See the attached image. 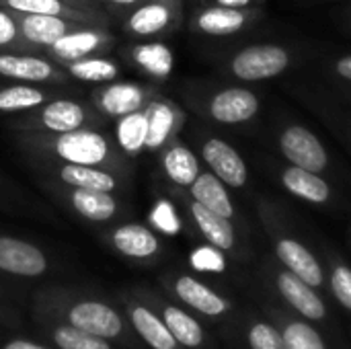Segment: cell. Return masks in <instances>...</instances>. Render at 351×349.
<instances>
[{
    "label": "cell",
    "instance_id": "cell-7",
    "mask_svg": "<svg viewBox=\"0 0 351 349\" xmlns=\"http://www.w3.org/2000/svg\"><path fill=\"white\" fill-rule=\"evenodd\" d=\"M177 12V0H144L128 14L123 31L132 37L146 39L171 29Z\"/></svg>",
    "mask_w": 351,
    "mask_h": 349
},
{
    "label": "cell",
    "instance_id": "cell-17",
    "mask_svg": "<svg viewBox=\"0 0 351 349\" xmlns=\"http://www.w3.org/2000/svg\"><path fill=\"white\" fill-rule=\"evenodd\" d=\"M68 202L78 216L90 222H109L119 212V202L111 191L95 189H68Z\"/></svg>",
    "mask_w": 351,
    "mask_h": 349
},
{
    "label": "cell",
    "instance_id": "cell-44",
    "mask_svg": "<svg viewBox=\"0 0 351 349\" xmlns=\"http://www.w3.org/2000/svg\"><path fill=\"white\" fill-rule=\"evenodd\" d=\"M74 6H80V8H93V10H99L97 8V0H66Z\"/></svg>",
    "mask_w": 351,
    "mask_h": 349
},
{
    "label": "cell",
    "instance_id": "cell-25",
    "mask_svg": "<svg viewBox=\"0 0 351 349\" xmlns=\"http://www.w3.org/2000/svg\"><path fill=\"white\" fill-rule=\"evenodd\" d=\"M160 165H162L165 175L179 187H189L197 179V175L202 173L195 154L183 144L167 146L162 152Z\"/></svg>",
    "mask_w": 351,
    "mask_h": 349
},
{
    "label": "cell",
    "instance_id": "cell-24",
    "mask_svg": "<svg viewBox=\"0 0 351 349\" xmlns=\"http://www.w3.org/2000/svg\"><path fill=\"white\" fill-rule=\"evenodd\" d=\"M62 68L66 70L70 78L80 80V82H93V84H105V82L117 80L121 74V68L115 60L99 56V53L68 62Z\"/></svg>",
    "mask_w": 351,
    "mask_h": 349
},
{
    "label": "cell",
    "instance_id": "cell-34",
    "mask_svg": "<svg viewBox=\"0 0 351 349\" xmlns=\"http://www.w3.org/2000/svg\"><path fill=\"white\" fill-rule=\"evenodd\" d=\"M0 51H37L21 35L16 14L0 6Z\"/></svg>",
    "mask_w": 351,
    "mask_h": 349
},
{
    "label": "cell",
    "instance_id": "cell-40",
    "mask_svg": "<svg viewBox=\"0 0 351 349\" xmlns=\"http://www.w3.org/2000/svg\"><path fill=\"white\" fill-rule=\"evenodd\" d=\"M4 349H45V348H41V346H37V344H31V341H25V339H14V341L6 344Z\"/></svg>",
    "mask_w": 351,
    "mask_h": 349
},
{
    "label": "cell",
    "instance_id": "cell-35",
    "mask_svg": "<svg viewBox=\"0 0 351 349\" xmlns=\"http://www.w3.org/2000/svg\"><path fill=\"white\" fill-rule=\"evenodd\" d=\"M148 220L156 230H160L169 237H173L181 230V220L177 216V210L169 200H156L148 214Z\"/></svg>",
    "mask_w": 351,
    "mask_h": 349
},
{
    "label": "cell",
    "instance_id": "cell-12",
    "mask_svg": "<svg viewBox=\"0 0 351 349\" xmlns=\"http://www.w3.org/2000/svg\"><path fill=\"white\" fill-rule=\"evenodd\" d=\"M202 156L212 173L230 187H243L247 183V165L239 150L220 138H210L202 146Z\"/></svg>",
    "mask_w": 351,
    "mask_h": 349
},
{
    "label": "cell",
    "instance_id": "cell-15",
    "mask_svg": "<svg viewBox=\"0 0 351 349\" xmlns=\"http://www.w3.org/2000/svg\"><path fill=\"white\" fill-rule=\"evenodd\" d=\"M259 109V99L247 88L220 91L210 101V115L220 123H243L249 121Z\"/></svg>",
    "mask_w": 351,
    "mask_h": 349
},
{
    "label": "cell",
    "instance_id": "cell-5",
    "mask_svg": "<svg viewBox=\"0 0 351 349\" xmlns=\"http://www.w3.org/2000/svg\"><path fill=\"white\" fill-rule=\"evenodd\" d=\"M115 37L107 27H95V25H82L70 33H66L64 37H60L56 43H51L45 53L58 62L60 66L86 58V56H95L99 51H105L113 45Z\"/></svg>",
    "mask_w": 351,
    "mask_h": 349
},
{
    "label": "cell",
    "instance_id": "cell-3",
    "mask_svg": "<svg viewBox=\"0 0 351 349\" xmlns=\"http://www.w3.org/2000/svg\"><path fill=\"white\" fill-rule=\"evenodd\" d=\"M0 76L27 84H64L68 80L58 62L37 51H0Z\"/></svg>",
    "mask_w": 351,
    "mask_h": 349
},
{
    "label": "cell",
    "instance_id": "cell-43",
    "mask_svg": "<svg viewBox=\"0 0 351 349\" xmlns=\"http://www.w3.org/2000/svg\"><path fill=\"white\" fill-rule=\"evenodd\" d=\"M220 6H230V8H243V6H247L251 0H216Z\"/></svg>",
    "mask_w": 351,
    "mask_h": 349
},
{
    "label": "cell",
    "instance_id": "cell-33",
    "mask_svg": "<svg viewBox=\"0 0 351 349\" xmlns=\"http://www.w3.org/2000/svg\"><path fill=\"white\" fill-rule=\"evenodd\" d=\"M53 344L60 349H111L103 337H95L72 325L58 327L53 331Z\"/></svg>",
    "mask_w": 351,
    "mask_h": 349
},
{
    "label": "cell",
    "instance_id": "cell-18",
    "mask_svg": "<svg viewBox=\"0 0 351 349\" xmlns=\"http://www.w3.org/2000/svg\"><path fill=\"white\" fill-rule=\"evenodd\" d=\"M128 58L134 66H138L142 72H146L152 78L165 80L171 76L175 66L173 49L162 41H144L136 43L128 49Z\"/></svg>",
    "mask_w": 351,
    "mask_h": 349
},
{
    "label": "cell",
    "instance_id": "cell-29",
    "mask_svg": "<svg viewBox=\"0 0 351 349\" xmlns=\"http://www.w3.org/2000/svg\"><path fill=\"white\" fill-rule=\"evenodd\" d=\"M53 99L35 84H10L0 88V113H29Z\"/></svg>",
    "mask_w": 351,
    "mask_h": 349
},
{
    "label": "cell",
    "instance_id": "cell-8",
    "mask_svg": "<svg viewBox=\"0 0 351 349\" xmlns=\"http://www.w3.org/2000/svg\"><path fill=\"white\" fill-rule=\"evenodd\" d=\"M68 323L84 333H90L95 337L113 339L121 333V317L107 304L97 300H84L76 302L68 311Z\"/></svg>",
    "mask_w": 351,
    "mask_h": 349
},
{
    "label": "cell",
    "instance_id": "cell-42",
    "mask_svg": "<svg viewBox=\"0 0 351 349\" xmlns=\"http://www.w3.org/2000/svg\"><path fill=\"white\" fill-rule=\"evenodd\" d=\"M103 2H107V4H111L115 8H136L144 0H103Z\"/></svg>",
    "mask_w": 351,
    "mask_h": 349
},
{
    "label": "cell",
    "instance_id": "cell-14",
    "mask_svg": "<svg viewBox=\"0 0 351 349\" xmlns=\"http://www.w3.org/2000/svg\"><path fill=\"white\" fill-rule=\"evenodd\" d=\"M148 115V140H146V150L148 152H158L169 146L173 140L181 113L179 109L169 101V99H150L148 105L144 107Z\"/></svg>",
    "mask_w": 351,
    "mask_h": 349
},
{
    "label": "cell",
    "instance_id": "cell-26",
    "mask_svg": "<svg viewBox=\"0 0 351 349\" xmlns=\"http://www.w3.org/2000/svg\"><path fill=\"white\" fill-rule=\"evenodd\" d=\"M175 292H177V296L185 304H189L191 309L199 311L202 315L218 317V315H222L226 311V302L216 292H212L208 286H204L202 282H197L195 278L181 276L175 282Z\"/></svg>",
    "mask_w": 351,
    "mask_h": 349
},
{
    "label": "cell",
    "instance_id": "cell-32",
    "mask_svg": "<svg viewBox=\"0 0 351 349\" xmlns=\"http://www.w3.org/2000/svg\"><path fill=\"white\" fill-rule=\"evenodd\" d=\"M165 323H167V327H169V331L177 344H181L185 348L202 346L204 331H202L199 323L193 317H189L185 311H181L177 306H167L165 309Z\"/></svg>",
    "mask_w": 351,
    "mask_h": 349
},
{
    "label": "cell",
    "instance_id": "cell-4",
    "mask_svg": "<svg viewBox=\"0 0 351 349\" xmlns=\"http://www.w3.org/2000/svg\"><path fill=\"white\" fill-rule=\"evenodd\" d=\"M152 99V91L134 80H111L95 88L90 95L93 107L103 117H123L132 111L144 109Z\"/></svg>",
    "mask_w": 351,
    "mask_h": 349
},
{
    "label": "cell",
    "instance_id": "cell-10",
    "mask_svg": "<svg viewBox=\"0 0 351 349\" xmlns=\"http://www.w3.org/2000/svg\"><path fill=\"white\" fill-rule=\"evenodd\" d=\"M280 144H282L284 156L296 167H302V169L313 171V173H321L327 167L325 148L321 146L317 136L302 125L288 128L282 134Z\"/></svg>",
    "mask_w": 351,
    "mask_h": 349
},
{
    "label": "cell",
    "instance_id": "cell-9",
    "mask_svg": "<svg viewBox=\"0 0 351 349\" xmlns=\"http://www.w3.org/2000/svg\"><path fill=\"white\" fill-rule=\"evenodd\" d=\"M2 8H8L14 14H51V16H64L82 25H95L105 27L107 19L101 10L93 8H80L66 0H0Z\"/></svg>",
    "mask_w": 351,
    "mask_h": 349
},
{
    "label": "cell",
    "instance_id": "cell-19",
    "mask_svg": "<svg viewBox=\"0 0 351 349\" xmlns=\"http://www.w3.org/2000/svg\"><path fill=\"white\" fill-rule=\"evenodd\" d=\"M148 140V115L146 109L132 111L115 121L113 142L125 158H136L146 150Z\"/></svg>",
    "mask_w": 351,
    "mask_h": 349
},
{
    "label": "cell",
    "instance_id": "cell-31",
    "mask_svg": "<svg viewBox=\"0 0 351 349\" xmlns=\"http://www.w3.org/2000/svg\"><path fill=\"white\" fill-rule=\"evenodd\" d=\"M286 189L306 202L323 204L329 200V185L313 171H306L302 167H292L282 177Z\"/></svg>",
    "mask_w": 351,
    "mask_h": 349
},
{
    "label": "cell",
    "instance_id": "cell-6",
    "mask_svg": "<svg viewBox=\"0 0 351 349\" xmlns=\"http://www.w3.org/2000/svg\"><path fill=\"white\" fill-rule=\"evenodd\" d=\"M288 62V51L280 45H253L234 56L232 72L243 80H263L282 74Z\"/></svg>",
    "mask_w": 351,
    "mask_h": 349
},
{
    "label": "cell",
    "instance_id": "cell-2",
    "mask_svg": "<svg viewBox=\"0 0 351 349\" xmlns=\"http://www.w3.org/2000/svg\"><path fill=\"white\" fill-rule=\"evenodd\" d=\"M97 123V113L90 111L84 103L70 97H53L41 107L27 113L25 125L33 134H66L80 128H90Z\"/></svg>",
    "mask_w": 351,
    "mask_h": 349
},
{
    "label": "cell",
    "instance_id": "cell-30",
    "mask_svg": "<svg viewBox=\"0 0 351 349\" xmlns=\"http://www.w3.org/2000/svg\"><path fill=\"white\" fill-rule=\"evenodd\" d=\"M245 25V14L239 8H230V6H210L206 10H202L195 16V27L206 33V35H214V37H224V35H232L237 31H241Z\"/></svg>",
    "mask_w": 351,
    "mask_h": 349
},
{
    "label": "cell",
    "instance_id": "cell-20",
    "mask_svg": "<svg viewBox=\"0 0 351 349\" xmlns=\"http://www.w3.org/2000/svg\"><path fill=\"white\" fill-rule=\"evenodd\" d=\"M58 179L76 189H95V191H117L121 181L115 173L103 167H82V165H64L58 167Z\"/></svg>",
    "mask_w": 351,
    "mask_h": 349
},
{
    "label": "cell",
    "instance_id": "cell-37",
    "mask_svg": "<svg viewBox=\"0 0 351 349\" xmlns=\"http://www.w3.org/2000/svg\"><path fill=\"white\" fill-rule=\"evenodd\" d=\"M191 265L197 272H224L226 261L218 247H199L191 253Z\"/></svg>",
    "mask_w": 351,
    "mask_h": 349
},
{
    "label": "cell",
    "instance_id": "cell-11",
    "mask_svg": "<svg viewBox=\"0 0 351 349\" xmlns=\"http://www.w3.org/2000/svg\"><path fill=\"white\" fill-rule=\"evenodd\" d=\"M0 269L12 276L23 278H37L47 269V257L35 245L12 239L0 237Z\"/></svg>",
    "mask_w": 351,
    "mask_h": 349
},
{
    "label": "cell",
    "instance_id": "cell-39",
    "mask_svg": "<svg viewBox=\"0 0 351 349\" xmlns=\"http://www.w3.org/2000/svg\"><path fill=\"white\" fill-rule=\"evenodd\" d=\"M331 288L335 298L351 311V269L350 267H337L331 276Z\"/></svg>",
    "mask_w": 351,
    "mask_h": 349
},
{
    "label": "cell",
    "instance_id": "cell-27",
    "mask_svg": "<svg viewBox=\"0 0 351 349\" xmlns=\"http://www.w3.org/2000/svg\"><path fill=\"white\" fill-rule=\"evenodd\" d=\"M130 319L138 335L150 346L152 349H175L177 341L171 335L169 327L165 321H160L150 309L146 306H130Z\"/></svg>",
    "mask_w": 351,
    "mask_h": 349
},
{
    "label": "cell",
    "instance_id": "cell-41",
    "mask_svg": "<svg viewBox=\"0 0 351 349\" xmlns=\"http://www.w3.org/2000/svg\"><path fill=\"white\" fill-rule=\"evenodd\" d=\"M337 72H339L343 78L351 80V56H348V58H341V60L337 62Z\"/></svg>",
    "mask_w": 351,
    "mask_h": 349
},
{
    "label": "cell",
    "instance_id": "cell-22",
    "mask_svg": "<svg viewBox=\"0 0 351 349\" xmlns=\"http://www.w3.org/2000/svg\"><path fill=\"white\" fill-rule=\"evenodd\" d=\"M189 191H191L193 202L202 204L204 208L224 218H232L234 208L226 191V183H222L214 173H199L197 179L189 185Z\"/></svg>",
    "mask_w": 351,
    "mask_h": 349
},
{
    "label": "cell",
    "instance_id": "cell-1",
    "mask_svg": "<svg viewBox=\"0 0 351 349\" xmlns=\"http://www.w3.org/2000/svg\"><path fill=\"white\" fill-rule=\"evenodd\" d=\"M33 142L35 148L51 154L58 163L64 165H82V167H103L109 171L123 167V154L117 150L115 142H111L103 132L90 128H80L66 134L45 136Z\"/></svg>",
    "mask_w": 351,
    "mask_h": 349
},
{
    "label": "cell",
    "instance_id": "cell-28",
    "mask_svg": "<svg viewBox=\"0 0 351 349\" xmlns=\"http://www.w3.org/2000/svg\"><path fill=\"white\" fill-rule=\"evenodd\" d=\"M191 216L202 230V234L210 241V245L228 251L234 247V228L230 224V218H224L208 208H204L197 202H191Z\"/></svg>",
    "mask_w": 351,
    "mask_h": 349
},
{
    "label": "cell",
    "instance_id": "cell-23",
    "mask_svg": "<svg viewBox=\"0 0 351 349\" xmlns=\"http://www.w3.org/2000/svg\"><path fill=\"white\" fill-rule=\"evenodd\" d=\"M278 286L282 296L298 311L302 313L306 319L319 321L325 317V304L321 302V298L311 290L308 284H304L300 278H296L294 274H282L278 278Z\"/></svg>",
    "mask_w": 351,
    "mask_h": 349
},
{
    "label": "cell",
    "instance_id": "cell-36",
    "mask_svg": "<svg viewBox=\"0 0 351 349\" xmlns=\"http://www.w3.org/2000/svg\"><path fill=\"white\" fill-rule=\"evenodd\" d=\"M284 344L286 349H325L321 335L304 323L288 325L284 331Z\"/></svg>",
    "mask_w": 351,
    "mask_h": 349
},
{
    "label": "cell",
    "instance_id": "cell-21",
    "mask_svg": "<svg viewBox=\"0 0 351 349\" xmlns=\"http://www.w3.org/2000/svg\"><path fill=\"white\" fill-rule=\"evenodd\" d=\"M278 257L290 269V274L300 278L311 288L323 284V269L304 245H300L292 239H284L278 243Z\"/></svg>",
    "mask_w": 351,
    "mask_h": 349
},
{
    "label": "cell",
    "instance_id": "cell-13",
    "mask_svg": "<svg viewBox=\"0 0 351 349\" xmlns=\"http://www.w3.org/2000/svg\"><path fill=\"white\" fill-rule=\"evenodd\" d=\"M16 21L21 27V35L37 51H45L60 37L82 27V23L51 14H16Z\"/></svg>",
    "mask_w": 351,
    "mask_h": 349
},
{
    "label": "cell",
    "instance_id": "cell-38",
    "mask_svg": "<svg viewBox=\"0 0 351 349\" xmlns=\"http://www.w3.org/2000/svg\"><path fill=\"white\" fill-rule=\"evenodd\" d=\"M249 344H251V349H286L284 335H280L274 327L265 323H259L251 329Z\"/></svg>",
    "mask_w": 351,
    "mask_h": 349
},
{
    "label": "cell",
    "instance_id": "cell-16",
    "mask_svg": "<svg viewBox=\"0 0 351 349\" xmlns=\"http://www.w3.org/2000/svg\"><path fill=\"white\" fill-rule=\"evenodd\" d=\"M111 245L117 253L130 259H148L158 253L160 245L156 234L142 224L130 222L111 230Z\"/></svg>",
    "mask_w": 351,
    "mask_h": 349
}]
</instances>
